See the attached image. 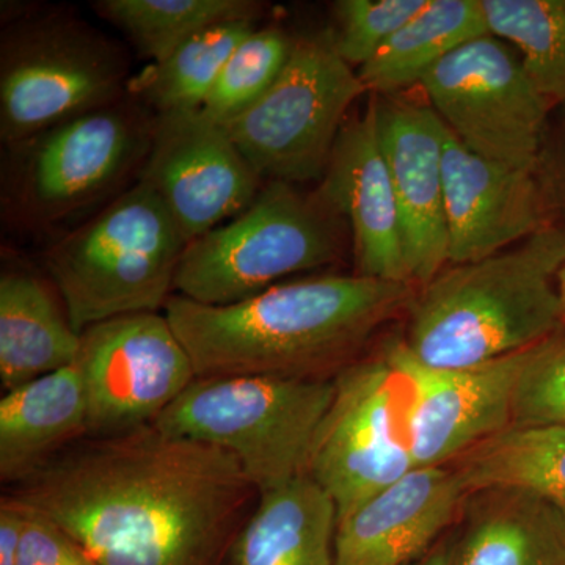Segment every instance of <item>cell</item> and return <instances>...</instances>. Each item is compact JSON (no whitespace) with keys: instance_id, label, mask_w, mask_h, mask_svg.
<instances>
[{"instance_id":"obj_8","label":"cell","mask_w":565,"mask_h":565,"mask_svg":"<svg viewBox=\"0 0 565 565\" xmlns=\"http://www.w3.org/2000/svg\"><path fill=\"white\" fill-rule=\"evenodd\" d=\"M126 61L84 22L47 18L3 33L0 137L14 145L121 102Z\"/></svg>"},{"instance_id":"obj_17","label":"cell","mask_w":565,"mask_h":565,"mask_svg":"<svg viewBox=\"0 0 565 565\" xmlns=\"http://www.w3.org/2000/svg\"><path fill=\"white\" fill-rule=\"evenodd\" d=\"M316 193L349 222L355 274L414 285L399 204L371 106L362 118L345 122L341 129Z\"/></svg>"},{"instance_id":"obj_21","label":"cell","mask_w":565,"mask_h":565,"mask_svg":"<svg viewBox=\"0 0 565 565\" xmlns=\"http://www.w3.org/2000/svg\"><path fill=\"white\" fill-rule=\"evenodd\" d=\"M338 511L311 476L259 493L233 544L234 565H333Z\"/></svg>"},{"instance_id":"obj_27","label":"cell","mask_w":565,"mask_h":565,"mask_svg":"<svg viewBox=\"0 0 565 565\" xmlns=\"http://www.w3.org/2000/svg\"><path fill=\"white\" fill-rule=\"evenodd\" d=\"M489 31L512 44L546 102L565 106V0H481Z\"/></svg>"},{"instance_id":"obj_10","label":"cell","mask_w":565,"mask_h":565,"mask_svg":"<svg viewBox=\"0 0 565 565\" xmlns=\"http://www.w3.org/2000/svg\"><path fill=\"white\" fill-rule=\"evenodd\" d=\"M422 87L427 104L468 150L537 170L552 104L505 41L490 33L463 44L427 73Z\"/></svg>"},{"instance_id":"obj_35","label":"cell","mask_w":565,"mask_h":565,"mask_svg":"<svg viewBox=\"0 0 565 565\" xmlns=\"http://www.w3.org/2000/svg\"><path fill=\"white\" fill-rule=\"evenodd\" d=\"M557 504H559L561 511H563V514L565 516V498H561V500H555Z\"/></svg>"},{"instance_id":"obj_14","label":"cell","mask_w":565,"mask_h":565,"mask_svg":"<svg viewBox=\"0 0 565 565\" xmlns=\"http://www.w3.org/2000/svg\"><path fill=\"white\" fill-rule=\"evenodd\" d=\"M385 345L411 381L408 438L415 468L449 467L512 426L522 352L465 370H433L415 362L401 338Z\"/></svg>"},{"instance_id":"obj_12","label":"cell","mask_w":565,"mask_h":565,"mask_svg":"<svg viewBox=\"0 0 565 565\" xmlns=\"http://www.w3.org/2000/svg\"><path fill=\"white\" fill-rule=\"evenodd\" d=\"M90 438L148 426L195 382V367L166 315L118 316L81 333L76 360Z\"/></svg>"},{"instance_id":"obj_28","label":"cell","mask_w":565,"mask_h":565,"mask_svg":"<svg viewBox=\"0 0 565 565\" xmlns=\"http://www.w3.org/2000/svg\"><path fill=\"white\" fill-rule=\"evenodd\" d=\"M292 46L294 41L280 29H255L223 66L204 103V114L226 125L250 109L278 79Z\"/></svg>"},{"instance_id":"obj_19","label":"cell","mask_w":565,"mask_h":565,"mask_svg":"<svg viewBox=\"0 0 565 565\" xmlns=\"http://www.w3.org/2000/svg\"><path fill=\"white\" fill-rule=\"evenodd\" d=\"M455 565H565V516L545 494L486 489L468 494Z\"/></svg>"},{"instance_id":"obj_32","label":"cell","mask_w":565,"mask_h":565,"mask_svg":"<svg viewBox=\"0 0 565 565\" xmlns=\"http://www.w3.org/2000/svg\"><path fill=\"white\" fill-rule=\"evenodd\" d=\"M25 526V504L18 497L0 501V565H18Z\"/></svg>"},{"instance_id":"obj_24","label":"cell","mask_w":565,"mask_h":565,"mask_svg":"<svg viewBox=\"0 0 565 565\" xmlns=\"http://www.w3.org/2000/svg\"><path fill=\"white\" fill-rule=\"evenodd\" d=\"M449 467L468 494L523 489L561 500L565 498V429L511 426Z\"/></svg>"},{"instance_id":"obj_4","label":"cell","mask_w":565,"mask_h":565,"mask_svg":"<svg viewBox=\"0 0 565 565\" xmlns=\"http://www.w3.org/2000/svg\"><path fill=\"white\" fill-rule=\"evenodd\" d=\"M188 243L143 182L111 200L44 255L74 330L166 307Z\"/></svg>"},{"instance_id":"obj_3","label":"cell","mask_w":565,"mask_h":565,"mask_svg":"<svg viewBox=\"0 0 565 565\" xmlns=\"http://www.w3.org/2000/svg\"><path fill=\"white\" fill-rule=\"evenodd\" d=\"M564 263L565 230L553 223L481 262L445 267L416 288L405 352L433 370H465L533 348L565 323Z\"/></svg>"},{"instance_id":"obj_2","label":"cell","mask_w":565,"mask_h":565,"mask_svg":"<svg viewBox=\"0 0 565 565\" xmlns=\"http://www.w3.org/2000/svg\"><path fill=\"white\" fill-rule=\"evenodd\" d=\"M416 286L351 274L282 281L243 302L212 307L170 297L166 318L196 377L333 379L396 316Z\"/></svg>"},{"instance_id":"obj_29","label":"cell","mask_w":565,"mask_h":565,"mask_svg":"<svg viewBox=\"0 0 565 565\" xmlns=\"http://www.w3.org/2000/svg\"><path fill=\"white\" fill-rule=\"evenodd\" d=\"M512 426L565 429V323L522 352Z\"/></svg>"},{"instance_id":"obj_9","label":"cell","mask_w":565,"mask_h":565,"mask_svg":"<svg viewBox=\"0 0 565 565\" xmlns=\"http://www.w3.org/2000/svg\"><path fill=\"white\" fill-rule=\"evenodd\" d=\"M333 382L307 475L332 497L340 522L415 470L408 438L412 386L386 345L345 366Z\"/></svg>"},{"instance_id":"obj_34","label":"cell","mask_w":565,"mask_h":565,"mask_svg":"<svg viewBox=\"0 0 565 565\" xmlns=\"http://www.w3.org/2000/svg\"><path fill=\"white\" fill-rule=\"evenodd\" d=\"M557 282H559L561 299H563L564 311H565V263H564L563 269H561L559 278H557Z\"/></svg>"},{"instance_id":"obj_11","label":"cell","mask_w":565,"mask_h":565,"mask_svg":"<svg viewBox=\"0 0 565 565\" xmlns=\"http://www.w3.org/2000/svg\"><path fill=\"white\" fill-rule=\"evenodd\" d=\"M152 120L118 102L14 145V199L29 222L57 223L102 200L150 150Z\"/></svg>"},{"instance_id":"obj_33","label":"cell","mask_w":565,"mask_h":565,"mask_svg":"<svg viewBox=\"0 0 565 565\" xmlns=\"http://www.w3.org/2000/svg\"><path fill=\"white\" fill-rule=\"evenodd\" d=\"M456 537H444L422 559L411 565H455Z\"/></svg>"},{"instance_id":"obj_22","label":"cell","mask_w":565,"mask_h":565,"mask_svg":"<svg viewBox=\"0 0 565 565\" xmlns=\"http://www.w3.org/2000/svg\"><path fill=\"white\" fill-rule=\"evenodd\" d=\"M81 334L63 302L40 277L3 270L0 277V381L7 392L76 363Z\"/></svg>"},{"instance_id":"obj_23","label":"cell","mask_w":565,"mask_h":565,"mask_svg":"<svg viewBox=\"0 0 565 565\" xmlns=\"http://www.w3.org/2000/svg\"><path fill=\"white\" fill-rule=\"evenodd\" d=\"M486 35L490 31L481 0H429L356 73L367 93L396 95L422 84L449 54Z\"/></svg>"},{"instance_id":"obj_26","label":"cell","mask_w":565,"mask_h":565,"mask_svg":"<svg viewBox=\"0 0 565 565\" xmlns=\"http://www.w3.org/2000/svg\"><path fill=\"white\" fill-rule=\"evenodd\" d=\"M95 10L154 63L211 25L255 21L259 6L250 0H102Z\"/></svg>"},{"instance_id":"obj_13","label":"cell","mask_w":565,"mask_h":565,"mask_svg":"<svg viewBox=\"0 0 565 565\" xmlns=\"http://www.w3.org/2000/svg\"><path fill=\"white\" fill-rule=\"evenodd\" d=\"M259 181L225 126L203 110L152 118L139 182L166 204L185 243L247 210L263 189Z\"/></svg>"},{"instance_id":"obj_6","label":"cell","mask_w":565,"mask_h":565,"mask_svg":"<svg viewBox=\"0 0 565 565\" xmlns=\"http://www.w3.org/2000/svg\"><path fill=\"white\" fill-rule=\"evenodd\" d=\"M341 221L318 193L269 181L247 210L188 244L173 289L212 307L243 302L337 262Z\"/></svg>"},{"instance_id":"obj_1","label":"cell","mask_w":565,"mask_h":565,"mask_svg":"<svg viewBox=\"0 0 565 565\" xmlns=\"http://www.w3.org/2000/svg\"><path fill=\"white\" fill-rule=\"evenodd\" d=\"M252 490L230 452L148 424L63 449L14 497L98 565H222Z\"/></svg>"},{"instance_id":"obj_30","label":"cell","mask_w":565,"mask_h":565,"mask_svg":"<svg viewBox=\"0 0 565 565\" xmlns=\"http://www.w3.org/2000/svg\"><path fill=\"white\" fill-rule=\"evenodd\" d=\"M429 0H340L334 3L333 46L352 68H362Z\"/></svg>"},{"instance_id":"obj_18","label":"cell","mask_w":565,"mask_h":565,"mask_svg":"<svg viewBox=\"0 0 565 565\" xmlns=\"http://www.w3.org/2000/svg\"><path fill=\"white\" fill-rule=\"evenodd\" d=\"M468 493L451 467L415 468L338 522L333 565H411L462 512Z\"/></svg>"},{"instance_id":"obj_31","label":"cell","mask_w":565,"mask_h":565,"mask_svg":"<svg viewBox=\"0 0 565 565\" xmlns=\"http://www.w3.org/2000/svg\"><path fill=\"white\" fill-rule=\"evenodd\" d=\"M18 565L98 564L65 530L25 504V526Z\"/></svg>"},{"instance_id":"obj_16","label":"cell","mask_w":565,"mask_h":565,"mask_svg":"<svg viewBox=\"0 0 565 565\" xmlns=\"http://www.w3.org/2000/svg\"><path fill=\"white\" fill-rule=\"evenodd\" d=\"M370 106L399 204L408 273L418 288L449 264L441 162L446 126L429 104L397 95L374 96Z\"/></svg>"},{"instance_id":"obj_7","label":"cell","mask_w":565,"mask_h":565,"mask_svg":"<svg viewBox=\"0 0 565 565\" xmlns=\"http://www.w3.org/2000/svg\"><path fill=\"white\" fill-rule=\"evenodd\" d=\"M364 93L332 33H322L294 43L273 87L223 126L262 180L321 181L345 114Z\"/></svg>"},{"instance_id":"obj_5","label":"cell","mask_w":565,"mask_h":565,"mask_svg":"<svg viewBox=\"0 0 565 565\" xmlns=\"http://www.w3.org/2000/svg\"><path fill=\"white\" fill-rule=\"evenodd\" d=\"M333 394V379L196 377L152 426L230 452L263 493L307 475Z\"/></svg>"},{"instance_id":"obj_20","label":"cell","mask_w":565,"mask_h":565,"mask_svg":"<svg viewBox=\"0 0 565 565\" xmlns=\"http://www.w3.org/2000/svg\"><path fill=\"white\" fill-rule=\"evenodd\" d=\"M87 434V394L76 363L10 390L0 399V478L21 484Z\"/></svg>"},{"instance_id":"obj_25","label":"cell","mask_w":565,"mask_h":565,"mask_svg":"<svg viewBox=\"0 0 565 565\" xmlns=\"http://www.w3.org/2000/svg\"><path fill=\"white\" fill-rule=\"evenodd\" d=\"M253 31L252 20L211 25L150 63L129 81L128 92L156 115L202 110L230 55Z\"/></svg>"},{"instance_id":"obj_15","label":"cell","mask_w":565,"mask_h":565,"mask_svg":"<svg viewBox=\"0 0 565 565\" xmlns=\"http://www.w3.org/2000/svg\"><path fill=\"white\" fill-rule=\"evenodd\" d=\"M441 162L448 266L481 262L553 225L535 170L482 158L448 128Z\"/></svg>"}]
</instances>
